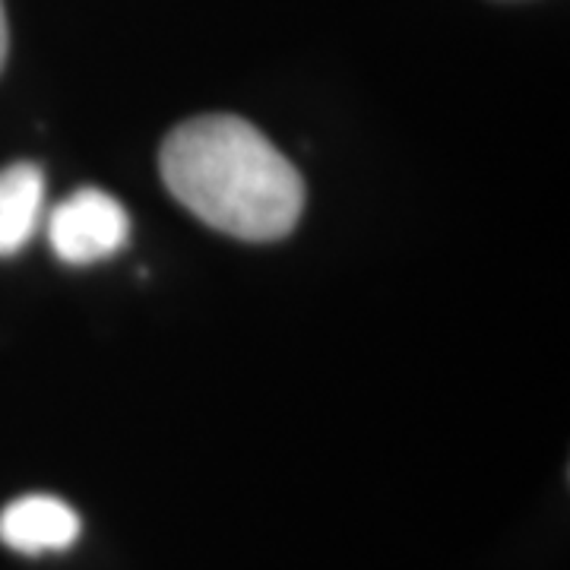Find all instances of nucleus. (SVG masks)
I'll use <instances>...</instances> for the list:
<instances>
[{
  "label": "nucleus",
  "instance_id": "obj_2",
  "mask_svg": "<svg viewBox=\"0 0 570 570\" xmlns=\"http://www.w3.org/2000/svg\"><path fill=\"white\" fill-rule=\"evenodd\" d=\"M130 238V216L111 194L80 187L48 213V245L70 266H89L115 257Z\"/></svg>",
  "mask_w": 570,
  "mask_h": 570
},
{
  "label": "nucleus",
  "instance_id": "obj_5",
  "mask_svg": "<svg viewBox=\"0 0 570 570\" xmlns=\"http://www.w3.org/2000/svg\"><path fill=\"white\" fill-rule=\"evenodd\" d=\"M7 51H10V29H7V13H3V0H0V70L7 63Z\"/></svg>",
  "mask_w": 570,
  "mask_h": 570
},
{
  "label": "nucleus",
  "instance_id": "obj_1",
  "mask_svg": "<svg viewBox=\"0 0 570 570\" xmlns=\"http://www.w3.org/2000/svg\"><path fill=\"white\" fill-rule=\"evenodd\" d=\"M159 168L178 204L242 242L285 238L305 209L298 168L238 115H200L175 127Z\"/></svg>",
  "mask_w": 570,
  "mask_h": 570
},
{
  "label": "nucleus",
  "instance_id": "obj_3",
  "mask_svg": "<svg viewBox=\"0 0 570 570\" xmlns=\"http://www.w3.org/2000/svg\"><path fill=\"white\" fill-rule=\"evenodd\" d=\"M80 530V513L55 494H26L0 510V542L22 554L70 549Z\"/></svg>",
  "mask_w": 570,
  "mask_h": 570
},
{
  "label": "nucleus",
  "instance_id": "obj_4",
  "mask_svg": "<svg viewBox=\"0 0 570 570\" xmlns=\"http://www.w3.org/2000/svg\"><path fill=\"white\" fill-rule=\"evenodd\" d=\"M45 219V171L36 163L0 168V257H13L32 242Z\"/></svg>",
  "mask_w": 570,
  "mask_h": 570
}]
</instances>
